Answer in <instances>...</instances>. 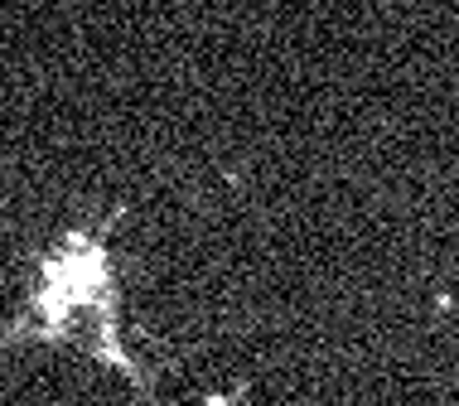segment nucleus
<instances>
[{"mask_svg":"<svg viewBox=\"0 0 459 406\" xmlns=\"http://www.w3.org/2000/svg\"><path fill=\"white\" fill-rule=\"evenodd\" d=\"M117 213L102 223H73L44 252L30 256L24 305L10 324H0V358L15 349H68L88 363L126 377L141 397H155V377L126 349L121 319V266L111 252Z\"/></svg>","mask_w":459,"mask_h":406,"instance_id":"obj_1","label":"nucleus"}]
</instances>
